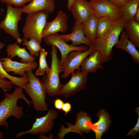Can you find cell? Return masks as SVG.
<instances>
[{
    "instance_id": "22",
    "label": "cell",
    "mask_w": 139,
    "mask_h": 139,
    "mask_svg": "<svg viewBox=\"0 0 139 139\" xmlns=\"http://www.w3.org/2000/svg\"><path fill=\"white\" fill-rule=\"evenodd\" d=\"M98 20V19L92 14L82 23L84 34L91 43L96 38Z\"/></svg>"
},
{
    "instance_id": "26",
    "label": "cell",
    "mask_w": 139,
    "mask_h": 139,
    "mask_svg": "<svg viewBox=\"0 0 139 139\" xmlns=\"http://www.w3.org/2000/svg\"><path fill=\"white\" fill-rule=\"evenodd\" d=\"M114 21L106 17L98 19L96 38H101L107 32Z\"/></svg>"
},
{
    "instance_id": "33",
    "label": "cell",
    "mask_w": 139,
    "mask_h": 139,
    "mask_svg": "<svg viewBox=\"0 0 139 139\" xmlns=\"http://www.w3.org/2000/svg\"><path fill=\"white\" fill-rule=\"evenodd\" d=\"M109 0L119 8L123 6L129 1V0Z\"/></svg>"
},
{
    "instance_id": "5",
    "label": "cell",
    "mask_w": 139,
    "mask_h": 139,
    "mask_svg": "<svg viewBox=\"0 0 139 139\" xmlns=\"http://www.w3.org/2000/svg\"><path fill=\"white\" fill-rule=\"evenodd\" d=\"M49 14L42 10L28 14L22 29L23 38L27 39H33L40 44L43 39L42 31Z\"/></svg>"
},
{
    "instance_id": "6",
    "label": "cell",
    "mask_w": 139,
    "mask_h": 139,
    "mask_svg": "<svg viewBox=\"0 0 139 139\" xmlns=\"http://www.w3.org/2000/svg\"><path fill=\"white\" fill-rule=\"evenodd\" d=\"M6 6V14L4 19L0 22V29L10 35L20 44L22 41L19 32L18 23L22 18V8L13 7L7 4Z\"/></svg>"
},
{
    "instance_id": "12",
    "label": "cell",
    "mask_w": 139,
    "mask_h": 139,
    "mask_svg": "<svg viewBox=\"0 0 139 139\" xmlns=\"http://www.w3.org/2000/svg\"><path fill=\"white\" fill-rule=\"evenodd\" d=\"M43 38L47 45L54 46L59 50L61 54L60 62L61 68L67 55L70 52L72 51H84L89 48L88 47L83 45L75 46L67 44L61 38L58 33L46 36Z\"/></svg>"
},
{
    "instance_id": "39",
    "label": "cell",
    "mask_w": 139,
    "mask_h": 139,
    "mask_svg": "<svg viewBox=\"0 0 139 139\" xmlns=\"http://www.w3.org/2000/svg\"><path fill=\"white\" fill-rule=\"evenodd\" d=\"M1 31V29H0V32Z\"/></svg>"
},
{
    "instance_id": "15",
    "label": "cell",
    "mask_w": 139,
    "mask_h": 139,
    "mask_svg": "<svg viewBox=\"0 0 139 139\" xmlns=\"http://www.w3.org/2000/svg\"><path fill=\"white\" fill-rule=\"evenodd\" d=\"M70 11L75 20V23L80 24L83 23L94 13L89 2L86 0H74Z\"/></svg>"
},
{
    "instance_id": "11",
    "label": "cell",
    "mask_w": 139,
    "mask_h": 139,
    "mask_svg": "<svg viewBox=\"0 0 139 139\" xmlns=\"http://www.w3.org/2000/svg\"><path fill=\"white\" fill-rule=\"evenodd\" d=\"M89 3L98 19L104 17L114 21L122 17L120 8L109 0H90Z\"/></svg>"
},
{
    "instance_id": "13",
    "label": "cell",
    "mask_w": 139,
    "mask_h": 139,
    "mask_svg": "<svg viewBox=\"0 0 139 139\" xmlns=\"http://www.w3.org/2000/svg\"><path fill=\"white\" fill-rule=\"evenodd\" d=\"M1 63L4 69L7 73L13 72L12 74H18L22 77L25 76L29 70L36 69L38 64L35 61L27 63H20L11 60L10 57L2 58Z\"/></svg>"
},
{
    "instance_id": "35",
    "label": "cell",
    "mask_w": 139,
    "mask_h": 139,
    "mask_svg": "<svg viewBox=\"0 0 139 139\" xmlns=\"http://www.w3.org/2000/svg\"><path fill=\"white\" fill-rule=\"evenodd\" d=\"M134 19L136 22L139 23V7L137 9Z\"/></svg>"
},
{
    "instance_id": "25",
    "label": "cell",
    "mask_w": 139,
    "mask_h": 139,
    "mask_svg": "<svg viewBox=\"0 0 139 139\" xmlns=\"http://www.w3.org/2000/svg\"><path fill=\"white\" fill-rule=\"evenodd\" d=\"M139 7V0L128 1L120 8L122 17L125 21L134 19L137 9Z\"/></svg>"
},
{
    "instance_id": "34",
    "label": "cell",
    "mask_w": 139,
    "mask_h": 139,
    "mask_svg": "<svg viewBox=\"0 0 139 139\" xmlns=\"http://www.w3.org/2000/svg\"><path fill=\"white\" fill-rule=\"evenodd\" d=\"M55 107L58 110H62L64 102L61 99L57 98L54 101Z\"/></svg>"
},
{
    "instance_id": "9",
    "label": "cell",
    "mask_w": 139,
    "mask_h": 139,
    "mask_svg": "<svg viewBox=\"0 0 139 139\" xmlns=\"http://www.w3.org/2000/svg\"><path fill=\"white\" fill-rule=\"evenodd\" d=\"M71 74V77L69 81L65 84H62L58 95L67 98L86 88L88 75V73L81 71L79 68Z\"/></svg>"
},
{
    "instance_id": "28",
    "label": "cell",
    "mask_w": 139,
    "mask_h": 139,
    "mask_svg": "<svg viewBox=\"0 0 139 139\" xmlns=\"http://www.w3.org/2000/svg\"><path fill=\"white\" fill-rule=\"evenodd\" d=\"M22 39V45L26 46L31 56L34 57L39 56L40 51L42 48L40 44L32 39H27L23 38Z\"/></svg>"
},
{
    "instance_id": "18",
    "label": "cell",
    "mask_w": 139,
    "mask_h": 139,
    "mask_svg": "<svg viewBox=\"0 0 139 139\" xmlns=\"http://www.w3.org/2000/svg\"><path fill=\"white\" fill-rule=\"evenodd\" d=\"M55 7L54 0H32L22 7L23 13L26 14L40 11H45L52 13Z\"/></svg>"
},
{
    "instance_id": "10",
    "label": "cell",
    "mask_w": 139,
    "mask_h": 139,
    "mask_svg": "<svg viewBox=\"0 0 139 139\" xmlns=\"http://www.w3.org/2000/svg\"><path fill=\"white\" fill-rule=\"evenodd\" d=\"M96 51L93 42L86 51H72L67 55L62 66L63 73L61 75L62 78L66 79L71 74L75 72L80 66L83 60L89 55Z\"/></svg>"
},
{
    "instance_id": "38",
    "label": "cell",
    "mask_w": 139,
    "mask_h": 139,
    "mask_svg": "<svg viewBox=\"0 0 139 139\" xmlns=\"http://www.w3.org/2000/svg\"><path fill=\"white\" fill-rule=\"evenodd\" d=\"M132 0H129V1H132Z\"/></svg>"
},
{
    "instance_id": "4",
    "label": "cell",
    "mask_w": 139,
    "mask_h": 139,
    "mask_svg": "<svg viewBox=\"0 0 139 139\" xmlns=\"http://www.w3.org/2000/svg\"><path fill=\"white\" fill-rule=\"evenodd\" d=\"M51 52V64L50 71L48 74L42 75L41 80L47 94L53 97L58 95L62 84L60 82L59 75L63 72L60 66V60L57 55V48L52 45Z\"/></svg>"
},
{
    "instance_id": "29",
    "label": "cell",
    "mask_w": 139,
    "mask_h": 139,
    "mask_svg": "<svg viewBox=\"0 0 139 139\" xmlns=\"http://www.w3.org/2000/svg\"><path fill=\"white\" fill-rule=\"evenodd\" d=\"M32 0H1V2L13 5L15 7H21Z\"/></svg>"
},
{
    "instance_id": "27",
    "label": "cell",
    "mask_w": 139,
    "mask_h": 139,
    "mask_svg": "<svg viewBox=\"0 0 139 139\" xmlns=\"http://www.w3.org/2000/svg\"><path fill=\"white\" fill-rule=\"evenodd\" d=\"M47 55L48 52L44 48H42L40 51L39 66L34 74L35 76L43 75L49 72L50 68L48 66L46 59Z\"/></svg>"
},
{
    "instance_id": "21",
    "label": "cell",
    "mask_w": 139,
    "mask_h": 139,
    "mask_svg": "<svg viewBox=\"0 0 139 139\" xmlns=\"http://www.w3.org/2000/svg\"><path fill=\"white\" fill-rule=\"evenodd\" d=\"M8 57L11 59L15 56L21 58L22 63H27L34 61L35 58L30 54L26 50L25 47L21 48L19 46L17 42L9 44L6 46Z\"/></svg>"
},
{
    "instance_id": "37",
    "label": "cell",
    "mask_w": 139,
    "mask_h": 139,
    "mask_svg": "<svg viewBox=\"0 0 139 139\" xmlns=\"http://www.w3.org/2000/svg\"><path fill=\"white\" fill-rule=\"evenodd\" d=\"M3 133L0 131V139H2L3 138Z\"/></svg>"
},
{
    "instance_id": "2",
    "label": "cell",
    "mask_w": 139,
    "mask_h": 139,
    "mask_svg": "<svg viewBox=\"0 0 139 139\" xmlns=\"http://www.w3.org/2000/svg\"><path fill=\"white\" fill-rule=\"evenodd\" d=\"M125 22L122 17L114 21L106 34L101 38H96L93 42L96 50L99 52L103 63L109 62L112 59L113 47L119 40Z\"/></svg>"
},
{
    "instance_id": "31",
    "label": "cell",
    "mask_w": 139,
    "mask_h": 139,
    "mask_svg": "<svg viewBox=\"0 0 139 139\" xmlns=\"http://www.w3.org/2000/svg\"><path fill=\"white\" fill-rule=\"evenodd\" d=\"M135 112L137 113L138 115V117L137 120L134 127L131 128L128 132L126 136H132L134 137L135 135L139 131V108L138 107H136L135 111Z\"/></svg>"
},
{
    "instance_id": "24",
    "label": "cell",
    "mask_w": 139,
    "mask_h": 139,
    "mask_svg": "<svg viewBox=\"0 0 139 139\" xmlns=\"http://www.w3.org/2000/svg\"><path fill=\"white\" fill-rule=\"evenodd\" d=\"M5 44L0 41V50L4 47ZM8 79L12 84L23 88L24 84L28 82V75L21 77H17L10 75L4 69L0 61V79Z\"/></svg>"
},
{
    "instance_id": "20",
    "label": "cell",
    "mask_w": 139,
    "mask_h": 139,
    "mask_svg": "<svg viewBox=\"0 0 139 139\" xmlns=\"http://www.w3.org/2000/svg\"><path fill=\"white\" fill-rule=\"evenodd\" d=\"M120 39L115 45V47L121 49L128 53L131 56L133 62L139 63V52L135 45L129 39L124 29L120 34Z\"/></svg>"
},
{
    "instance_id": "7",
    "label": "cell",
    "mask_w": 139,
    "mask_h": 139,
    "mask_svg": "<svg viewBox=\"0 0 139 139\" xmlns=\"http://www.w3.org/2000/svg\"><path fill=\"white\" fill-rule=\"evenodd\" d=\"M57 117V111L50 109L45 115L36 118L30 129L26 131L20 132L15 134V136L17 138H19L27 134L33 135L47 134L54 128V121Z\"/></svg>"
},
{
    "instance_id": "16",
    "label": "cell",
    "mask_w": 139,
    "mask_h": 139,
    "mask_svg": "<svg viewBox=\"0 0 139 139\" xmlns=\"http://www.w3.org/2000/svg\"><path fill=\"white\" fill-rule=\"evenodd\" d=\"M72 32L66 34L60 35L61 38L66 42H72L71 45L76 46L81 44H84L90 47L92 43L84 36L82 29V24H77L74 23L72 27Z\"/></svg>"
},
{
    "instance_id": "17",
    "label": "cell",
    "mask_w": 139,
    "mask_h": 139,
    "mask_svg": "<svg viewBox=\"0 0 139 139\" xmlns=\"http://www.w3.org/2000/svg\"><path fill=\"white\" fill-rule=\"evenodd\" d=\"M110 116L107 111L104 109L97 113V116L99 118L98 121L91 125V130L94 133L96 139H101L103 134L109 129L111 123Z\"/></svg>"
},
{
    "instance_id": "3",
    "label": "cell",
    "mask_w": 139,
    "mask_h": 139,
    "mask_svg": "<svg viewBox=\"0 0 139 139\" xmlns=\"http://www.w3.org/2000/svg\"><path fill=\"white\" fill-rule=\"evenodd\" d=\"M28 82L25 83L24 89L31 98L34 109L38 112L48 110V106L46 101V93L41 80L33 74L32 70L26 72Z\"/></svg>"
},
{
    "instance_id": "23",
    "label": "cell",
    "mask_w": 139,
    "mask_h": 139,
    "mask_svg": "<svg viewBox=\"0 0 139 139\" xmlns=\"http://www.w3.org/2000/svg\"><path fill=\"white\" fill-rule=\"evenodd\" d=\"M124 30L129 40L139 47V23L134 19L125 21Z\"/></svg>"
},
{
    "instance_id": "19",
    "label": "cell",
    "mask_w": 139,
    "mask_h": 139,
    "mask_svg": "<svg viewBox=\"0 0 139 139\" xmlns=\"http://www.w3.org/2000/svg\"><path fill=\"white\" fill-rule=\"evenodd\" d=\"M103 63L99 52L96 50L83 60L81 64L80 69L88 73H94L98 69L103 68Z\"/></svg>"
},
{
    "instance_id": "36",
    "label": "cell",
    "mask_w": 139,
    "mask_h": 139,
    "mask_svg": "<svg viewBox=\"0 0 139 139\" xmlns=\"http://www.w3.org/2000/svg\"><path fill=\"white\" fill-rule=\"evenodd\" d=\"M74 0H68L67 5V7L68 10L70 11V7Z\"/></svg>"
},
{
    "instance_id": "30",
    "label": "cell",
    "mask_w": 139,
    "mask_h": 139,
    "mask_svg": "<svg viewBox=\"0 0 139 139\" xmlns=\"http://www.w3.org/2000/svg\"><path fill=\"white\" fill-rule=\"evenodd\" d=\"M12 84L10 81L0 79V88L4 93L11 91L12 88Z\"/></svg>"
},
{
    "instance_id": "32",
    "label": "cell",
    "mask_w": 139,
    "mask_h": 139,
    "mask_svg": "<svg viewBox=\"0 0 139 139\" xmlns=\"http://www.w3.org/2000/svg\"><path fill=\"white\" fill-rule=\"evenodd\" d=\"M72 108V105L68 102L64 103L62 110L64 112V115L66 116L71 111Z\"/></svg>"
},
{
    "instance_id": "14",
    "label": "cell",
    "mask_w": 139,
    "mask_h": 139,
    "mask_svg": "<svg viewBox=\"0 0 139 139\" xmlns=\"http://www.w3.org/2000/svg\"><path fill=\"white\" fill-rule=\"evenodd\" d=\"M68 15L63 11H58L54 19L50 22H47L42 31V38L59 32H65L68 28Z\"/></svg>"
},
{
    "instance_id": "8",
    "label": "cell",
    "mask_w": 139,
    "mask_h": 139,
    "mask_svg": "<svg viewBox=\"0 0 139 139\" xmlns=\"http://www.w3.org/2000/svg\"><path fill=\"white\" fill-rule=\"evenodd\" d=\"M91 117L88 113L83 111H80L76 114L74 124L67 123L65 124L68 126L67 127L60 126L59 132L58 133V138L63 139L65 135L71 132L77 133L84 137L83 133L91 132Z\"/></svg>"
},
{
    "instance_id": "1",
    "label": "cell",
    "mask_w": 139,
    "mask_h": 139,
    "mask_svg": "<svg viewBox=\"0 0 139 139\" xmlns=\"http://www.w3.org/2000/svg\"><path fill=\"white\" fill-rule=\"evenodd\" d=\"M23 89L22 87L15 86L13 93H5L4 99L0 102V127H7L8 124L7 120L11 116H14L18 119L22 117L23 108L22 107L18 106L19 99H23L28 106H30L31 102L24 94Z\"/></svg>"
}]
</instances>
